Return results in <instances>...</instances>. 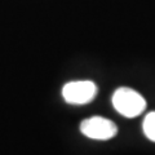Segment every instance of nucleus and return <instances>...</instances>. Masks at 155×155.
<instances>
[{"instance_id": "nucleus-1", "label": "nucleus", "mask_w": 155, "mask_h": 155, "mask_svg": "<svg viewBox=\"0 0 155 155\" xmlns=\"http://www.w3.org/2000/svg\"><path fill=\"white\" fill-rule=\"evenodd\" d=\"M114 109L118 113L128 119H133L141 115L146 109V100L142 94L128 87H120L118 88L111 98Z\"/></svg>"}, {"instance_id": "nucleus-2", "label": "nucleus", "mask_w": 155, "mask_h": 155, "mask_svg": "<svg viewBox=\"0 0 155 155\" xmlns=\"http://www.w3.org/2000/svg\"><path fill=\"white\" fill-rule=\"evenodd\" d=\"M80 132L88 138L97 140V141H107L116 136L118 127L107 118L92 116L81 122Z\"/></svg>"}, {"instance_id": "nucleus-3", "label": "nucleus", "mask_w": 155, "mask_h": 155, "mask_svg": "<svg viewBox=\"0 0 155 155\" xmlns=\"http://www.w3.org/2000/svg\"><path fill=\"white\" fill-rule=\"evenodd\" d=\"M97 85L91 80L70 81L62 88V97L70 105H85L94 100Z\"/></svg>"}, {"instance_id": "nucleus-4", "label": "nucleus", "mask_w": 155, "mask_h": 155, "mask_svg": "<svg viewBox=\"0 0 155 155\" xmlns=\"http://www.w3.org/2000/svg\"><path fill=\"white\" fill-rule=\"evenodd\" d=\"M143 134L150 140L151 142H155V111L149 113L143 119L142 123Z\"/></svg>"}]
</instances>
